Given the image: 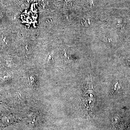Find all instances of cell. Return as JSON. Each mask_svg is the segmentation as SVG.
Returning <instances> with one entry per match:
<instances>
[{"label":"cell","mask_w":130,"mask_h":130,"mask_svg":"<svg viewBox=\"0 0 130 130\" xmlns=\"http://www.w3.org/2000/svg\"><path fill=\"white\" fill-rule=\"evenodd\" d=\"M93 91L87 90L84 95V106L86 107V111L90 115L93 113L92 108L95 101V96L93 94Z\"/></svg>","instance_id":"1"}]
</instances>
